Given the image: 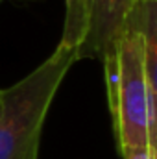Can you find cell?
Masks as SVG:
<instances>
[{"label": "cell", "instance_id": "3957f363", "mask_svg": "<svg viewBox=\"0 0 157 159\" xmlns=\"http://www.w3.org/2000/svg\"><path fill=\"white\" fill-rule=\"evenodd\" d=\"M141 0H83L85 35L76 50L78 59H107L117 54Z\"/></svg>", "mask_w": 157, "mask_h": 159}, {"label": "cell", "instance_id": "277c9868", "mask_svg": "<svg viewBox=\"0 0 157 159\" xmlns=\"http://www.w3.org/2000/svg\"><path fill=\"white\" fill-rule=\"evenodd\" d=\"M133 22L142 35L144 70L152 93V122H150V148L157 152V0H141Z\"/></svg>", "mask_w": 157, "mask_h": 159}, {"label": "cell", "instance_id": "6da1fadb", "mask_svg": "<svg viewBox=\"0 0 157 159\" xmlns=\"http://www.w3.org/2000/svg\"><path fill=\"white\" fill-rule=\"evenodd\" d=\"M76 61V48L57 44L37 69L0 91V159H37L48 109Z\"/></svg>", "mask_w": 157, "mask_h": 159}, {"label": "cell", "instance_id": "7a4b0ae2", "mask_svg": "<svg viewBox=\"0 0 157 159\" xmlns=\"http://www.w3.org/2000/svg\"><path fill=\"white\" fill-rule=\"evenodd\" d=\"M118 59V91L113 111L120 156L146 148L150 144L152 122V93L144 70L142 35L133 19L120 37L117 46Z\"/></svg>", "mask_w": 157, "mask_h": 159}, {"label": "cell", "instance_id": "5b68a950", "mask_svg": "<svg viewBox=\"0 0 157 159\" xmlns=\"http://www.w3.org/2000/svg\"><path fill=\"white\" fill-rule=\"evenodd\" d=\"M85 35V7L83 0H65V22L61 34V46L78 50Z\"/></svg>", "mask_w": 157, "mask_h": 159}, {"label": "cell", "instance_id": "8992f818", "mask_svg": "<svg viewBox=\"0 0 157 159\" xmlns=\"http://www.w3.org/2000/svg\"><path fill=\"white\" fill-rule=\"evenodd\" d=\"M124 159H157V152L152 150L150 146L146 148H139V150H133V152H128L126 156H122Z\"/></svg>", "mask_w": 157, "mask_h": 159}]
</instances>
